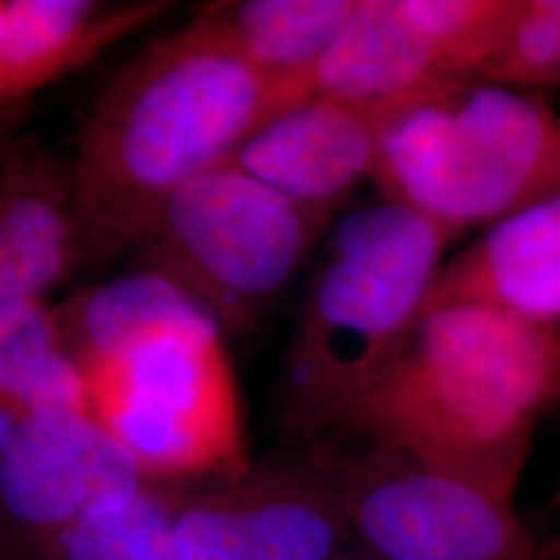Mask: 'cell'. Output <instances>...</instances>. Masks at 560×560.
<instances>
[{
    "mask_svg": "<svg viewBox=\"0 0 560 560\" xmlns=\"http://www.w3.org/2000/svg\"><path fill=\"white\" fill-rule=\"evenodd\" d=\"M187 298L173 280L143 270L81 293L57 316L71 355L83 365L119 351Z\"/></svg>",
    "mask_w": 560,
    "mask_h": 560,
    "instance_id": "cell-18",
    "label": "cell"
},
{
    "mask_svg": "<svg viewBox=\"0 0 560 560\" xmlns=\"http://www.w3.org/2000/svg\"><path fill=\"white\" fill-rule=\"evenodd\" d=\"M390 113L310 96L261 122L229 162L291 201L322 241L353 191L374 177Z\"/></svg>",
    "mask_w": 560,
    "mask_h": 560,
    "instance_id": "cell-9",
    "label": "cell"
},
{
    "mask_svg": "<svg viewBox=\"0 0 560 560\" xmlns=\"http://www.w3.org/2000/svg\"><path fill=\"white\" fill-rule=\"evenodd\" d=\"M88 409V388L71 355L57 312L42 298L0 307V418L18 421L34 411Z\"/></svg>",
    "mask_w": 560,
    "mask_h": 560,
    "instance_id": "cell-16",
    "label": "cell"
},
{
    "mask_svg": "<svg viewBox=\"0 0 560 560\" xmlns=\"http://www.w3.org/2000/svg\"><path fill=\"white\" fill-rule=\"evenodd\" d=\"M295 102L196 15L141 52L96 104L73 175L80 224L96 247L140 241L179 185L231 161Z\"/></svg>",
    "mask_w": 560,
    "mask_h": 560,
    "instance_id": "cell-2",
    "label": "cell"
},
{
    "mask_svg": "<svg viewBox=\"0 0 560 560\" xmlns=\"http://www.w3.org/2000/svg\"><path fill=\"white\" fill-rule=\"evenodd\" d=\"M451 81L459 80L448 73L407 0H358L355 13L305 81V98L397 110Z\"/></svg>",
    "mask_w": 560,
    "mask_h": 560,
    "instance_id": "cell-12",
    "label": "cell"
},
{
    "mask_svg": "<svg viewBox=\"0 0 560 560\" xmlns=\"http://www.w3.org/2000/svg\"><path fill=\"white\" fill-rule=\"evenodd\" d=\"M455 80H478L506 38L521 0H407Z\"/></svg>",
    "mask_w": 560,
    "mask_h": 560,
    "instance_id": "cell-19",
    "label": "cell"
},
{
    "mask_svg": "<svg viewBox=\"0 0 560 560\" xmlns=\"http://www.w3.org/2000/svg\"><path fill=\"white\" fill-rule=\"evenodd\" d=\"M314 453L351 529L381 560H540L513 502L374 444L339 460Z\"/></svg>",
    "mask_w": 560,
    "mask_h": 560,
    "instance_id": "cell-7",
    "label": "cell"
},
{
    "mask_svg": "<svg viewBox=\"0 0 560 560\" xmlns=\"http://www.w3.org/2000/svg\"><path fill=\"white\" fill-rule=\"evenodd\" d=\"M140 243L148 270L179 284L221 326L249 328L318 237L291 201L222 162L162 201Z\"/></svg>",
    "mask_w": 560,
    "mask_h": 560,
    "instance_id": "cell-6",
    "label": "cell"
},
{
    "mask_svg": "<svg viewBox=\"0 0 560 560\" xmlns=\"http://www.w3.org/2000/svg\"><path fill=\"white\" fill-rule=\"evenodd\" d=\"M339 560H355V559H339ZM378 560H381V559H378Z\"/></svg>",
    "mask_w": 560,
    "mask_h": 560,
    "instance_id": "cell-22",
    "label": "cell"
},
{
    "mask_svg": "<svg viewBox=\"0 0 560 560\" xmlns=\"http://www.w3.org/2000/svg\"><path fill=\"white\" fill-rule=\"evenodd\" d=\"M374 183L451 240L560 191V113L538 94L451 81L388 115Z\"/></svg>",
    "mask_w": 560,
    "mask_h": 560,
    "instance_id": "cell-4",
    "label": "cell"
},
{
    "mask_svg": "<svg viewBox=\"0 0 560 560\" xmlns=\"http://www.w3.org/2000/svg\"><path fill=\"white\" fill-rule=\"evenodd\" d=\"M150 481L85 409L13 421L0 446V502L40 541L117 494Z\"/></svg>",
    "mask_w": 560,
    "mask_h": 560,
    "instance_id": "cell-10",
    "label": "cell"
},
{
    "mask_svg": "<svg viewBox=\"0 0 560 560\" xmlns=\"http://www.w3.org/2000/svg\"><path fill=\"white\" fill-rule=\"evenodd\" d=\"M280 384L282 421L316 442L399 360L439 279L448 233L382 200L324 235Z\"/></svg>",
    "mask_w": 560,
    "mask_h": 560,
    "instance_id": "cell-3",
    "label": "cell"
},
{
    "mask_svg": "<svg viewBox=\"0 0 560 560\" xmlns=\"http://www.w3.org/2000/svg\"><path fill=\"white\" fill-rule=\"evenodd\" d=\"M337 483L312 451L249 467L179 499V560H339L349 536Z\"/></svg>",
    "mask_w": 560,
    "mask_h": 560,
    "instance_id": "cell-8",
    "label": "cell"
},
{
    "mask_svg": "<svg viewBox=\"0 0 560 560\" xmlns=\"http://www.w3.org/2000/svg\"><path fill=\"white\" fill-rule=\"evenodd\" d=\"M221 324L187 298L119 351L80 365L92 418L156 480H233L252 465Z\"/></svg>",
    "mask_w": 560,
    "mask_h": 560,
    "instance_id": "cell-5",
    "label": "cell"
},
{
    "mask_svg": "<svg viewBox=\"0 0 560 560\" xmlns=\"http://www.w3.org/2000/svg\"><path fill=\"white\" fill-rule=\"evenodd\" d=\"M559 7H560V0H559Z\"/></svg>",
    "mask_w": 560,
    "mask_h": 560,
    "instance_id": "cell-23",
    "label": "cell"
},
{
    "mask_svg": "<svg viewBox=\"0 0 560 560\" xmlns=\"http://www.w3.org/2000/svg\"><path fill=\"white\" fill-rule=\"evenodd\" d=\"M73 179L44 159L13 162L0 180V261L23 298L62 279L78 245Z\"/></svg>",
    "mask_w": 560,
    "mask_h": 560,
    "instance_id": "cell-14",
    "label": "cell"
},
{
    "mask_svg": "<svg viewBox=\"0 0 560 560\" xmlns=\"http://www.w3.org/2000/svg\"><path fill=\"white\" fill-rule=\"evenodd\" d=\"M478 80L527 92L559 85V0H521L520 13L506 38Z\"/></svg>",
    "mask_w": 560,
    "mask_h": 560,
    "instance_id": "cell-20",
    "label": "cell"
},
{
    "mask_svg": "<svg viewBox=\"0 0 560 560\" xmlns=\"http://www.w3.org/2000/svg\"><path fill=\"white\" fill-rule=\"evenodd\" d=\"M166 9L164 2L9 0L0 4V96L30 92L92 59Z\"/></svg>",
    "mask_w": 560,
    "mask_h": 560,
    "instance_id": "cell-13",
    "label": "cell"
},
{
    "mask_svg": "<svg viewBox=\"0 0 560 560\" xmlns=\"http://www.w3.org/2000/svg\"><path fill=\"white\" fill-rule=\"evenodd\" d=\"M179 499L143 481L101 502L40 540L44 560H179L175 511Z\"/></svg>",
    "mask_w": 560,
    "mask_h": 560,
    "instance_id": "cell-17",
    "label": "cell"
},
{
    "mask_svg": "<svg viewBox=\"0 0 560 560\" xmlns=\"http://www.w3.org/2000/svg\"><path fill=\"white\" fill-rule=\"evenodd\" d=\"M355 9L358 0H240L208 4L198 18L303 101L305 81Z\"/></svg>",
    "mask_w": 560,
    "mask_h": 560,
    "instance_id": "cell-15",
    "label": "cell"
},
{
    "mask_svg": "<svg viewBox=\"0 0 560 560\" xmlns=\"http://www.w3.org/2000/svg\"><path fill=\"white\" fill-rule=\"evenodd\" d=\"M557 397L560 328L478 303L436 305L326 436L395 451L513 502L536 423Z\"/></svg>",
    "mask_w": 560,
    "mask_h": 560,
    "instance_id": "cell-1",
    "label": "cell"
},
{
    "mask_svg": "<svg viewBox=\"0 0 560 560\" xmlns=\"http://www.w3.org/2000/svg\"><path fill=\"white\" fill-rule=\"evenodd\" d=\"M453 303L560 328V191L483 229L442 264L425 310Z\"/></svg>",
    "mask_w": 560,
    "mask_h": 560,
    "instance_id": "cell-11",
    "label": "cell"
},
{
    "mask_svg": "<svg viewBox=\"0 0 560 560\" xmlns=\"http://www.w3.org/2000/svg\"><path fill=\"white\" fill-rule=\"evenodd\" d=\"M541 560H560V541H557L550 550H548V555L546 557H540Z\"/></svg>",
    "mask_w": 560,
    "mask_h": 560,
    "instance_id": "cell-21",
    "label": "cell"
}]
</instances>
